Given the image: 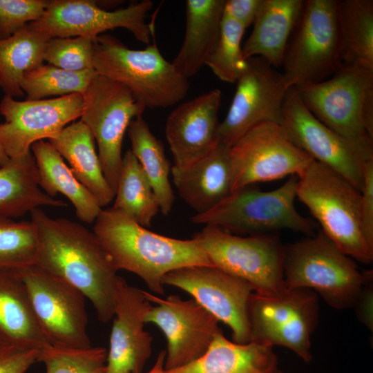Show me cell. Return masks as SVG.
I'll list each match as a JSON object with an SVG mask.
<instances>
[{"instance_id": "38", "label": "cell", "mask_w": 373, "mask_h": 373, "mask_svg": "<svg viewBox=\"0 0 373 373\" xmlns=\"http://www.w3.org/2000/svg\"><path fill=\"white\" fill-rule=\"evenodd\" d=\"M93 38L87 37L51 38L46 44L44 60L69 71L93 68Z\"/></svg>"}, {"instance_id": "4", "label": "cell", "mask_w": 373, "mask_h": 373, "mask_svg": "<svg viewBox=\"0 0 373 373\" xmlns=\"http://www.w3.org/2000/svg\"><path fill=\"white\" fill-rule=\"evenodd\" d=\"M93 44L96 73L126 87L145 108L172 106L188 93V79L162 56L155 42L133 50L104 34L93 38Z\"/></svg>"}, {"instance_id": "33", "label": "cell", "mask_w": 373, "mask_h": 373, "mask_svg": "<svg viewBox=\"0 0 373 373\" xmlns=\"http://www.w3.org/2000/svg\"><path fill=\"white\" fill-rule=\"evenodd\" d=\"M113 208L144 227L160 211L151 185L131 149L122 157Z\"/></svg>"}, {"instance_id": "8", "label": "cell", "mask_w": 373, "mask_h": 373, "mask_svg": "<svg viewBox=\"0 0 373 373\" xmlns=\"http://www.w3.org/2000/svg\"><path fill=\"white\" fill-rule=\"evenodd\" d=\"M341 63L338 0H305L280 66L287 87L324 81Z\"/></svg>"}, {"instance_id": "11", "label": "cell", "mask_w": 373, "mask_h": 373, "mask_svg": "<svg viewBox=\"0 0 373 373\" xmlns=\"http://www.w3.org/2000/svg\"><path fill=\"white\" fill-rule=\"evenodd\" d=\"M82 96L80 120L97 142L103 173L115 194L122 162L124 135L131 122L142 116L146 108L126 87L98 74Z\"/></svg>"}, {"instance_id": "36", "label": "cell", "mask_w": 373, "mask_h": 373, "mask_svg": "<svg viewBox=\"0 0 373 373\" xmlns=\"http://www.w3.org/2000/svg\"><path fill=\"white\" fill-rule=\"evenodd\" d=\"M245 30L238 22L223 14L217 44L205 65L222 82H236L246 66L241 46Z\"/></svg>"}, {"instance_id": "14", "label": "cell", "mask_w": 373, "mask_h": 373, "mask_svg": "<svg viewBox=\"0 0 373 373\" xmlns=\"http://www.w3.org/2000/svg\"><path fill=\"white\" fill-rule=\"evenodd\" d=\"M231 192L256 182L299 175L314 160L294 145L280 125L261 123L229 148Z\"/></svg>"}, {"instance_id": "5", "label": "cell", "mask_w": 373, "mask_h": 373, "mask_svg": "<svg viewBox=\"0 0 373 373\" xmlns=\"http://www.w3.org/2000/svg\"><path fill=\"white\" fill-rule=\"evenodd\" d=\"M294 88L320 122L373 153V70L341 65L324 81Z\"/></svg>"}, {"instance_id": "22", "label": "cell", "mask_w": 373, "mask_h": 373, "mask_svg": "<svg viewBox=\"0 0 373 373\" xmlns=\"http://www.w3.org/2000/svg\"><path fill=\"white\" fill-rule=\"evenodd\" d=\"M171 174L179 195L196 214L208 211L231 193L229 147L218 142L191 165L172 166Z\"/></svg>"}, {"instance_id": "1", "label": "cell", "mask_w": 373, "mask_h": 373, "mask_svg": "<svg viewBox=\"0 0 373 373\" xmlns=\"http://www.w3.org/2000/svg\"><path fill=\"white\" fill-rule=\"evenodd\" d=\"M37 235L35 265L79 289L102 323L114 314L119 276L93 231L66 218H52L40 208L30 212Z\"/></svg>"}, {"instance_id": "32", "label": "cell", "mask_w": 373, "mask_h": 373, "mask_svg": "<svg viewBox=\"0 0 373 373\" xmlns=\"http://www.w3.org/2000/svg\"><path fill=\"white\" fill-rule=\"evenodd\" d=\"M341 65L373 70V1L338 0Z\"/></svg>"}, {"instance_id": "47", "label": "cell", "mask_w": 373, "mask_h": 373, "mask_svg": "<svg viewBox=\"0 0 373 373\" xmlns=\"http://www.w3.org/2000/svg\"><path fill=\"white\" fill-rule=\"evenodd\" d=\"M278 373H283V372L279 370Z\"/></svg>"}, {"instance_id": "20", "label": "cell", "mask_w": 373, "mask_h": 373, "mask_svg": "<svg viewBox=\"0 0 373 373\" xmlns=\"http://www.w3.org/2000/svg\"><path fill=\"white\" fill-rule=\"evenodd\" d=\"M142 289L119 276L115 294L114 320L107 352V373H142L151 354V335L144 317L151 308Z\"/></svg>"}, {"instance_id": "34", "label": "cell", "mask_w": 373, "mask_h": 373, "mask_svg": "<svg viewBox=\"0 0 373 373\" xmlns=\"http://www.w3.org/2000/svg\"><path fill=\"white\" fill-rule=\"evenodd\" d=\"M97 74L94 68L69 71L43 64L25 73L21 87L28 100L77 93L82 95Z\"/></svg>"}, {"instance_id": "13", "label": "cell", "mask_w": 373, "mask_h": 373, "mask_svg": "<svg viewBox=\"0 0 373 373\" xmlns=\"http://www.w3.org/2000/svg\"><path fill=\"white\" fill-rule=\"evenodd\" d=\"M280 125L294 145L361 191L363 167L367 161L373 159V153L363 150L320 122L307 109L294 87L286 93Z\"/></svg>"}, {"instance_id": "43", "label": "cell", "mask_w": 373, "mask_h": 373, "mask_svg": "<svg viewBox=\"0 0 373 373\" xmlns=\"http://www.w3.org/2000/svg\"><path fill=\"white\" fill-rule=\"evenodd\" d=\"M262 0H225L223 14L245 29L254 23Z\"/></svg>"}, {"instance_id": "46", "label": "cell", "mask_w": 373, "mask_h": 373, "mask_svg": "<svg viewBox=\"0 0 373 373\" xmlns=\"http://www.w3.org/2000/svg\"><path fill=\"white\" fill-rule=\"evenodd\" d=\"M0 39H3V37L2 35H1V31H0Z\"/></svg>"}, {"instance_id": "40", "label": "cell", "mask_w": 373, "mask_h": 373, "mask_svg": "<svg viewBox=\"0 0 373 373\" xmlns=\"http://www.w3.org/2000/svg\"><path fill=\"white\" fill-rule=\"evenodd\" d=\"M40 350L0 342V373H25L39 362Z\"/></svg>"}, {"instance_id": "29", "label": "cell", "mask_w": 373, "mask_h": 373, "mask_svg": "<svg viewBox=\"0 0 373 373\" xmlns=\"http://www.w3.org/2000/svg\"><path fill=\"white\" fill-rule=\"evenodd\" d=\"M66 205L39 187L38 170L31 152L10 159L0 166V216L16 218L43 206Z\"/></svg>"}, {"instance_id": "44", "label": "cell", "mask_w": 373, "mask_h": 373, "mask_svg": "<svg viewBox=\"0 0 373 373\" xmlns=\"http://www.w3.org/2000/svg\"><path fill=\"white\" fill-rule=\"evenodd\" d=\"M166 350H162L157 355L152 368L146 373H166L164 368Z\"/></svg>"}, {"instance_id": "9", "label": "cell", "mask_w": 373, "mask_h": 373, "mask_svg": "<svg viewBox=\"0 0 373 373\" xmlns=\"http://www.w3.org/2000/svg\"><path fill=\"white\" fill-rule=\"evenodd\" d=\"M193 238L212 267L247 281L255 293L272 296L287 290L283 276L285 245L276 235L243 237L207 225Z\"/></svg>"}, {"instance_id": "10", "label": "cell", "mask_w": 373, "mask_h": 373, "mask_svg": "<svg viewBox=\"0 0 373 373\" xmlns=\"http://www.w3.org/2000/svg\"><path fill=\"white\" fill-rule=\"evenodd\" d=\"M318 316L317 294L312 289H287L272 296L253 292L247 305L251 341L285 347L309 362L310 338Z\"/></svg>"}, {"instance_id": "39", "label": "cell", "mask_w": 373, "mask_h": 373, "mask_svg": "<svg viewBox=\"0 0 373 373\" xmlns=\"http://www.w3.org/2000/svg\"><path fill=\"white\" fill-rule=\"evenodd\" d=\"M52 0H0V31L11 36L41 17Z\"/></svg>"}, {"instance_id": "6", "label": "cell", "mask_w": 373, "mask_h": 373, "mask_svg": "<svg viewBox=\"0 0 373 373\" xmlns=\"http://www.w3.org/2000/svg\"><path fill=\"white\" fill-rule=\"evenodd\" d=\"M297 180V175H291L280 186L268 191L252 185L238 189L208 211L195 213L191 221L250 236L280 229L312 236L316 224L295 207Z\"/></svg>"}, {"instance_id": "15", "label": "cell", "mask_w": 373, "mask_h": 373, "mask_svg": "<svg viewBox=\"0 0 373 373\" xmlns=\"http://www.w3.org/2000/svg\"><path fill=\"white\" fill-rule=\"evenodd\" d=\"M236 83L229 109L217 133L218 142L229 148L261 123L280 124L284 99L289 88L282 72L259 57L247 59Z\"/></svg>"}, {"instance_id": "26", "label": "cell", "mask_w": 373, "mask_h": 373, "mask_svg": "<svg viewBox=\"0 0 373 373\" xmlns=\"http://www.w3.org/2000/svg\"><path fill=\"white\" fill-rule=\"evenodd\" d=\"M273 347L249 342L237 343L224 337L222 331L207 352L195 361L166 373H278Z\"/></svg>"}, {"instance_id": "31", "label": "cell", "mask_w": 373, "mask_h": 373, "mask_svg": "<svg viewBox=\"0 0 373 373\" xmlns=\"http://www.w3.org/2000/svg\"><path fill=\"white\" fill-rule=\"evenodd\" d=\"M127 131L131 151L151 185L160 212L167 216L172 210L175 197L169 179L172 166L163 144L153 134L142 116L133 119Z\"/></svg>"}, {"instance_id": "30", "label": "cell", "mask_w": 373, "mask_h": 373, "mask_svg": "<svg viewBox=\"0 0 373 373\" xmlns=\"http://www.w3.org/2000/svg\"><path fill=\"white\" fill-rule=\"evenodd\" d=\"M50 38L28 25L0 39V88L5 95L21 97V82L26 72L43 64L44 50Z\"/></svg>"}, {"instance_id": "17", "label": "cell", "mask_w": 373, "mask_h": 373, "mask_svg": "<svg viewBox=\"0 0 373 373\" xmlns=\"http://www.w3.org/2000/svg\"><path fill=\"white\" fill-rule=\"evenodd\" d=\"M145 298L157 304L145 314V323L155 324L167 341L164 368L170 370L201 357L222 331L218 321L194 299L171 295L166 298L142 290Z\"/></svg>"}, {"instance_id": "25", "label": "cell", "mask_w": 373, "mask_h": 373, "mask_svg": "<svg viewBox=\"0 0 373 373\" xmlns=\"http://www.w3.org/2000/svg\"><path fill=\"white\" fill-rule=\"evenodd\" d=\"M303 3V0H262L242 46L243 59L259 57L276 68L280 67Z\"/></svg>"}, {"instance_id": "3", "label": "cell", "mask_w": 373, "mask_h": 373, "mask_svg": "<svg viewBox=\"0 0 373 373\" xmlns=\"http://www.w3.org/2000/svg\"><path fill=\"white\" fill-rule=\"evenodd\" d=\"M296 198L345 254L363 264L373 260V247L363 229L361 193L330 167L313 160L299 175Z\"/></svg>"}, {"instance_id": "19", "label": "cell", "mask_w": 373, "mask_h": 373, "mask_svg": "<svg viewBox=\"0 0 373 373\" xmlns=\"http://www.w3.org/2000/svg\"><path fill=\"white\" fill-rule=\"evenodd\" d=\"M84 106L82 94L39 100L18 101L4 95L0 113V144L10 159L30 153L36 142L50 140L68 124L80 118Z\"/></svg>"}, {"instance_id": "45", "label": "cell", "mask_w": 373, "mask_h": 373, "mask_svg": "<svg viewBox=\"0 0 373 373\" xmlns=\"http://www.w3.org/2000/svg\"><path fill=\"white\" fill-rule=\"evenodd\" d=\"M10 160V158L6 155L4 149L0 144V166H2L7 164Z\"/></svg>"}, {"instance_id": "21", "label": "cell", "mask_w": 373, "mask_h": 373, "mask_svg": "<svg viewBox=\"0 0 373 373\" xmlns=\"http://www.w3.org/2000/svg\"><path fill=\"white\" fill-rule=\"evenodd\" d=\"M222 93L213 89L180 104L167 117L165 135L173 167L185 168L219 142L217 133Z\"/></svg>"}, {"instance_id": "28", "label": "cell", "mask_w": 373, "mask_h": 373, "mask_svg": "<svg viewBox=\"0 0 373 373\" xmlns=\"http://www.w3.org/2000/svg\"><path fill=\"white\" fill-rule=\"evenodd\" d=\"M39 174V186L48 195L55 198L58 193L73 204L77 217L90 224L95 222L102 207L94 195L73 174L64 158L48 141L40 140L30 148Z\"/></svg>"}, {"instance_id": "7", "label": "cell", "mask_w": 373, "mask_h": 373, "mask_svg": "<svg viewBox=\"0 0 373 373\" xmlns=\"http://www.w3.org/2000/svg\"><path fill=\"white\" fill-rule=\"evenodd\" d=\"M283 276L287 289H312L336 309L353 307L364 280V271L321 230L285 246Z\"/></svg>"}, {"instance_id": "2", "label": "cell", "mask_w": 373, "mask_h": 373, "mask_svg": "<svg viewBox=\"0 0 373 373\" xmlns=\"http://www.w3.org/2000/svg\"><path fill=\"white\" fill-rule=\"evenodd\" d=\"M94 222L93 232L115 269L136 274L157 294H164L163 278L170 271L211 266L194 238L180 240L151 231L113 207L102 209Z\"/></svg>"}, {"instance_id": "27", "label": "cell", "mask_w": 373, "mask_h": 373, "mask_svg": "<svg viewBox=\"0 0 373 373\" xmlns=\"http://www.w3.org/2000/svg\"><path fill=\"white\" fill-rule=\"evenodd\" d=\"M48 142L66 160L74 176L94 195L102 207L112 202L115 193L103 173L94 137L84 123L81 120L72 122Z\"/></svg>"}, {"instance_id": "16", "label": "cell", "mask_w": 373, "mask_h": 373, "mask_svg": "<svg viewBox=\"0 0 373 373\" xmlns=\"http://www.w3.org/2000/svg\"><path fill=\"white\" fill-rule=\"evenodd\" d=\"M153 6L151 1L143 0L124 8L108 11L99 6L95 1L52 0L41 17L28 25L50 39L95 38L105 31L123 28L137 41L149 45L152 29L145 19Z\"/></svg>"}, {"instance_id": "18", "label": "cell", "mask_w": 373, "mask_h": 373, "mask_svg": "<svg viewBox=\"0 0 373 373\" xmlns=\"http://www.w3.org/2000/svg\"><path fill=\"white\" fill-rule=\"evenodd\" d=\"M163 285L178 287L228 325L233 341L251 342L247 305L254 292L247 281L216 267L205 265L184 267L166 274Z\"/></svg>"}, {"instance_id": "42", "label": "cell", "mask_w": 373, "mask_h": 373, "mask_svg": "<svg viewBox=\"0 0 373 373\" xmlns=\"http://www.w3.org/2000/svg\"><path fill=\"white\" fill-rule=\"evenodd\" d=\"M360 322L373 331V274L372 271H364V280L353 306Z\"/></svg>"}, {"instance_id": "23", "label": "cell", "mask_w": 373, "mask_h": 373, "mask_svg": "<svg viewBox=\"0 0 373 373\" xmlns=\"http://www.w3.org/2000/svg\"><path fill=\"white\" fill-rule=\"evenodd\" d=\"M0 342L38 350L50 345L16 269H0Z\"/></svg>"}, {"instance_id": "41", "label": "cell", "mask_w": 373, "mask_h": 373, "mask_svg": "<svg viewBox=\"0 0 373 373\" xmlns=\"http://www.w3.org/2000/svg\"><path fill=\"white\" fill-rule=\"evenodd\" d=\"M361 193V213L365 237L373 247V159L363 167V184Z\"/></svg>"}, {"instance_id": "12", "label": "cell", "mask_w": 373, "mask_h": 373, "mask_svg": "<svg viewBox=\"0 0 373 373\" xmlns=\"http://www.w3.org/2000/svg\"><path fill=\"white\" fill-rule=\"evenodd\" d=\"M16 270L26 285L37 321L50 345L91 347L87 333L85 296L35 264Z\"/></svg>"}, {"instance_id": "24", "label": "cell", "mask_w": 373, "mask_h": 373, "mask_svg": "<svg viewBox=\"0 0 373 373\" xmlns=\"http://www.w3.org/2000/svg\"><path fill=\"white\" fill-rule=\"evenodd\" d=\"M225 0H187L182 44L172 61L184 77L194 76L206 65L217 44Z\"/></svg>"}, {"instance_id": "35", "label": "cell", "mask_w": 373, "mask_h": 373, "mask_svg": "<svg viewBox=\"0 0 373 373\" xmlns=\"http://www.w3.org/2000/svg\"><path fill=\"white\" fill-rule=\"evenodd\" d=\"M37 250L36 228L31 221L0 216V269L33 265Z\"/></svg>"}, {"instance_id": "37", "label": "cell", "mask_w": 373, "mask_h": 373, "mask_svg": "<svg viewBox=\"0 0 373 373\" xmlns=\"http://www.w3.org/2000/svg\"><path fill=\"white\" fill-rule=\"evenodd\" d=\"M107 352L103 347L49 345L40 350L39 362L44 364L46 373H107Z\"/></svg>"}]
</instances>
